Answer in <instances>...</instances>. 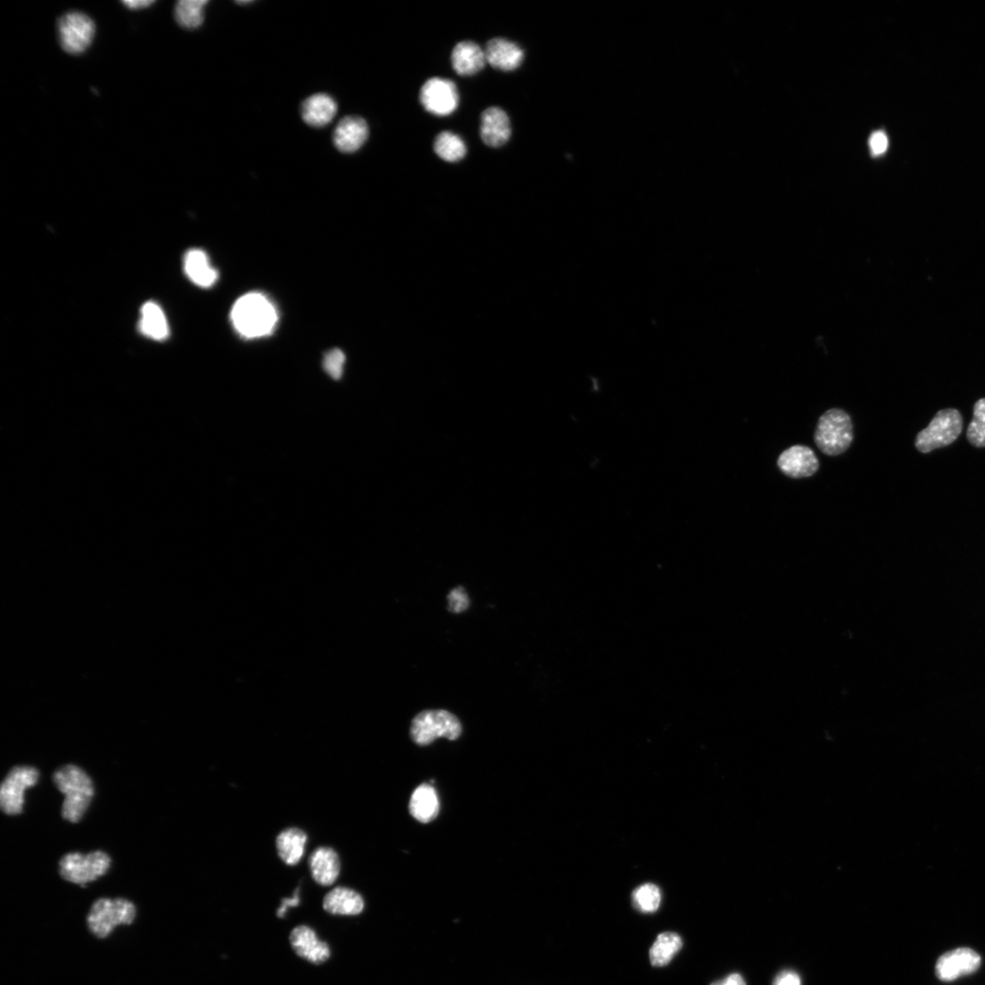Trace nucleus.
<instances>
[{"label": "nucleus", "instance_id": "nucleus-32", "mask_svg": "<svg viewBox=\"0 0 985 985\" xmlns=\"http://www.w3.org/2000/svg\"><path fill=\"white\" fill-rule=\"evenodd\" d=\"M889 147V140L885 132H876L869 139V148L872 155L877 156L885 154Z\"/></svg>", "mask_w": 985, "mask_h": 985}, {"label": "nucleus", "instance_id": "nucleus-12", "mask_svg": "<svg viewBox=\"0 0 985 985\" xmlns=\"http://www.w3.org/2000/svg\"><path fill=\"white\" fill-rule=\"evenodd\" d=\"M780 469L792 478H805L813 476L820 464L813 450L804 445H795L784 451L780 456Z\"/></svg>", "mask_w": 985, "mask_h": 985}, {"label": "nucleus", "instance_id": "nucleus-17", "mask_svg": "<svg viewBox=\"0 0 985 985\" xmlns=\"http://www.w3.org/2000/svg\"><path fill=\"white\" fill-rule=\"evenodd\" d=\"M314 881L322 886L332 885L340 875V863L336 852L328 847L316 849L309 858Z\"/></svg>", "mask_w": 985, "mask_h": 985}, {"label": "nucleus", "instance_id": "nucleus-6", "mask_svg": "<svg viewBox=\"0 0 985 985\" xmlns=\"http://www.w3.org/2000/svg\"><path fill=\"white\" fill-rule=\"evenodd\" d=\"M111 858L104 852L88 854L72 853L64 855L60 862V874L65 881L85 886L107 874L111 867Z\"/></svg>", "mask_w": 985, "mask_h": 985}, {"label": "nucleus", "instance_id": "nucleus-24", "mask_svg": "<svg viewBox=\"0 0 985 985\" xmlns=\"http://www.w3.org/2000/svg\"><path fill=\"white\" fill-rule=\"evenodd\" d=\"M140 332L155 340H164L169 335V327L162 308L153 301L147 302L140 309Z\"/></svg>", "mask_w": 985, "mask_h": 985}, {"label": "nucleus", "instance_id": "nucleus-3", "mask_svg": "<svg viewBox=\"0 0 985 985\" xmlns=\"http://www.w3.org/2000/svg\"><path fill=\"white\" fill-rule=\"evenodd\" d=\"M136 907L124 898H100L92 906L87 917L89 931L98 939H107L122 925H131L136 918Z\"/></svg>", "mask_w": 985, "mask_h": 985}, {"label": "nucleus", "instance_id": "nucleus-8", "mask_svg": "<svg viewBox=\"0 0 985 985\" xmlns=\"http://www.w3.org/2000/svg\"><path fill=\"white\" fill-rule=\"evenodd\" d=\"M39 778L37 768L28 765L14 766L0 788V806L3 812L9 816L20 814L26 789L36 785Z\"/></svg>", "mask_w": 985, "mask_h": 985}, {"label": "nucleus", "instance_id": "nucleus-25", "mask_svg": "<svg viewBox=\"0 0 985 985\" xmlns=\"http://www.w3.org/2000/svg\"><path fill=\"white\" fill-rule=\"evenodd\" d=\"M683 940L676 933H661L650 949L651 964L654 967H663L669 965L674 957L681 951Z\"/></svg>", "mask_w": 985, "mask_h": 985}, {"label": "nucleus", "instance_id": "nucleus-22", "mask_svg": "<svg viewBox=\"0 0 985 985\" xmlns=\"http://www.w3.org/2000/svg\"><path fill=\"white\" fill-rule=\"evenodd\" d=\"M324 908L334 916H358L364 909L363 897L354 890L338 887L324 900Z\"/></svg>", "mask_w": 985, "mask_h": 985}, {"label": "nucleus", "instance_id": "nucleus-1", "mask_svg": "<svg viewBox=\"0 0 985 985\" xmlns=\"http://www.w3.org/2000/svg\"><path fill=\"white\" fill-rule=\"evenodd\" d=\"M230 318L241 337L253 340L272 334L278 322V314L266 295L251 292L235 302Z\"/></svg>", "mask_w": 985, "mask_h": 985}, {"label": "nucleus", "instance_id": "nucleus-10", "mask_svg": "<svg viewBox=\"0 0 985 985\" xmlns=\"http://www.w3.org/2000/svg\"><path fill=\"white\" fill-rule=\"evenodd\" d=\"M420 101L430 114L447 116L459 108L460 93L452 81L432 78L421 87Z\"/></svg>", "mask_w": 985, "mask_h": 985}, {"label": "nucleus", "instance_id": "nucleus-7", "mask_svg": "<svg viewBox=\"0 0 985 985\" xmlns=\"http://www.w3.org/2000/svg\"><path fill=\"white\" fill-rule=\"evenodd\" d=\"M963 431V418L956 409L937 412L929 427L917 437V448L924 453L953 444Z\"/></svg>", "mask_w": 985, "mask_h": 985}, {"label": "nucleus", "instance_id": "nucleus-20", "mask_svg": "<svg viewBox=\"0 0 985 985\" xmlns=\"http://www.w3.org/2000/svg\"><path fill=\"white\" fill-rule=\"evenodd\" d=\"M337 114V104L328 94H315L302 104L301 115L306 124L314 127L329 124Z\"/></svg>", "mask_w": 985, "mask_h": 985}, {"label": "nucleus", "instance_id": "nucleus-36", "mask_svg": "<svg viewBox=\"0 0 985 985\" xmlns=\"http://www.w3.org/2000/svg\"><path fill=\"white\" fill-rule=\"evenodd\" d=\"M124 5L130 10H140L149 7L154 4L152 0H129V2H123Z\"/></svg>", "mask_w": 985, "mask_h": 985}, {"label": "nucleus", "instance_id": "nucleus-5", "mask_svg": "<svg viewBox=\"0 0 985 985\" xmlns=\"http://www.w3.org/2000/svg\"><path fill=\"white\" fill-rule=\"evenodd\" d=\"M853 441V420L846 412L831 409L820 419L815 442L821 452L835 456L846 452Z\"/></svg>", "mask_w": 985, "mask_h": 985}, {"label": "nucleus", "instance_id": "nucleus-27", "mask_svg": "<svg viewBox=\"0 0 985 985\" xmlns=\"http://www.w3.org/2000/svg\"><path fill=\"white\" fill-rule=\"evenodd\" d=\"M206 4V0H181L174 8V18L185 28H196L204 21Z\"/></svg>", "mask_w": 985, "mask_h": 985}, {"label": "nucleus", "instance_id": "nucleus-23", "mask_svg": "<svg viewBox=\"0 0 985 985\" xmlns=\"http://www.w3.org/2000/svg\"><path fill=\"white\" fill-rule=\"evenodd\" d=\"M276 842L281 861L289 866H294L304 856L307 835L300 829H288L277 836Z\"/></svg>", "mask_w": 985, "mask_h": 985}, {"label": "nucleus", "instance_id": "nucleus-2", "mask_svg": "<svg viewBox=\"0 0 985 985\" xmlns=\"http://www.w3.org/2000/svg\"><path fill=\"white\" fill-rule=\"evenodd\" d=\"M53 782L64 797L62 818L78 823L84 816L94 796V787L88 773L76 765H66L53 773Z\"/></svg>", "mask_w": 985, "mask_h": 985}, {"label": "nucleus", "instance_id": "nucleus-26", "mask_svg": "<svg viewBox=\"0 0 985 985\" xmlns=\"http://www.w3.org/2000/svg\"><path fill=\"white\" fill-rule=\"evenodd\" d=\"M434 149L441 159L450 163L459 162L467 155V146L462 138L448 131L437 135Z\"/></svg>", "mask_w": 985, "mask_h": 985}, {"label": "nucleus", "instance_id": "nucleus-33", "mask_svg": "<svg viewBox=\"0 0 985 985\" xmlns=\"http://www.w3.org/2000/svg\"><path fill=\"white\" fill-rule=\"evenodd\" d=\"M773 985H801V979L796 972L784 971L776 977Z\"/></svg>", "mask_w": 985, "mask_h": 985}, {"label": "nucleus", "instance_id": "nucleus-31", "mask_svg": "<svg viewBox=\"0 0 985 985\" xmlns=\"http://www.w3.org/2000/svg\"><path fill=\"white\" fill-rule=\"evenodd\" d=\"M449 610L453 613H461L467 611L470 602L467 591L463 587H457L448 595Z\"/></svg>", "mask_w": 985, "mask_h": 985}, {"label": "nucleus", "instance_id": "nucleus-16", "mask_svg": "<svg viewBox=\"0 0 985 985\" xmlns=\"http://www.w3.org/2000/svg\"><path fill=\"white\" fill-rule=\"evenodd\" d=\"M486 62L492 68L512 72L524 60V51L516 44L501 39L491 40L484 51Z\"/></svg>", "mask_w": 985, "mask_h": 985}, {"label": "nucleus", "instance_id": "nucleus-30", "mask_svg": "<svg viewBox=\"0 0 985 985\" xmlns=\"http://www.w3.org/2000/svg\"><path fill=\"white\" fill-rule=\"evenodd\" d=\"M345 360L343 351L339 348L332 349L324 357V368L332 378L340 380L343 374Z\"/></svg>", "mask_w": 985, "mask_h": 985}, {"label": "nucleus", "instance_id": "nucleus-29", "mask_svg": "<svg viewBox=\"0 0 985 985\" xmlns=\"http://www.w3.org/2000/svg\"><path fill=\"white\" fill-rule=\"evenodd\" d=\"M967 439L975 447H985V398L973 406V419L967 430Z\"/></svg>", "mask_w": 985, "mask_h": 985}, {"label": "nucleus", "instance_id": "nucleus-18", "mask_svg": "<svg viewBox=\"0 0 985 985\" xmlns=\"http://www.w3.org/2000/svg\"><path fill=\"white\" fill-rule=\"evenodd\" d=\"M485 63L484 52L473 42H462L452 50V64L457 75L475 76L484 68Z\"/></svg>", "mask_w": 985, "mask_h": 985}, {"label": "nucleus", "instance_id": "nucleus-13", "mask_svg": "<svg viewBox=\"0 0 985 985\" xmlns=\"http://www.w3.org/2000/svg\"><path fill=\"white\" fill-rule=\"evenodd\" d=\"M290 941L295 953L309 963L320 965L331 957L329 945L319 940L309 927H296L292 932Z\"/></svg>", "mask_w": 985, "mask_h": 985}, {"label": "nucleus", "instance_id": "nucleus-19", "mask_svg": "<svg viewBox=\"0 0 985 985\" xmlns=\"http://www.w3.org/2000/svg\"><path fill=\"white\" fill-rule=\"evenodd\" d=\"M184 268L194 284L207 289L212 287L219 279V272L211 265L206 253L202 250H190L185 255Z\"/></svg>", "mask_w": 985, "mask_h": 985}, {"label": "nucleus", "instance_id": "nucleus-35", "mask_svg": "<svg viewBox=\"0 0 985 985\" xmlns=\"http://www.w3.org/2000/svg\"><path fill=\"white\" fill-rule=\"evenodd\" d=\"M711 985H746V981L741 974L733 973Z\"/></svg>", "mask_w": 985, "mask_h": 985}, {"label": "nucleus", "instance_id": "nucleus-4", "mask_svg": "<svg viewBox=\"0 0 985 985\" xmlns=\"http://www.w3.org/2000/svg\"><path fill=\"white\" fill-rule=\"evenodd\" d=\"M462 729L460 719L450 712L426 710L413 718L410 734L416 745L428 746L440 737L456 741L460 737Z\"/></svg>", "mask_w": 985, "mask_h": 985}, {"label": "nucleus", "instance_id": "nucleus-11", "mask_svg": "<svg viewBox=\"0 0 985 985\" xmlns=\"http://www.w3.org/2000/svg\"><path fill=\"white\" fill-rule=\"evenodd\" d=\"M981 957L970 948H958L942 955L937 961L935 973L943 981H952L977 972Z\"/></svg>", "mask_w": 985, "mask_h": 985}, {"label": "nucleus", "instance_id": "nucleus-9", "mask_svg": "<svg viewBox=\"0 0 985 985\" xmlns=\"http://www.w3.org/2000/svg\"><path fill=\"white\" fill-rule=\"evenodd\" d=\"M59 41L64 52L80 54L91 45L95 34L93 20L86 14L70 12L58 21Z\"/></svg>", "mask_w": 985, "mask_h": 985}, {"label": "nucleus", "instance_id": "nucleus-34", "mask_svg": "<svg viewBox=\"0 0 985 985\" xmlns=\"http://www.w3.org/2000/svg\"><path fill=\"white\" fill-rule=\"evenodd\" d=\"M300 903L299 890L295 893L292 899H284L281 907L277 909V917L283 918L285 916V912L290 907L298 906Z\"/></svg>", "mask_w": 985, "mask_h": 985}, {"label": "nucleus", "instance_id": "nucleus-14", "mask_svg": "<svg viewBox=\"0 0 985 985\" xmlns=\"http://www.w3.org/2000/svg\"><path fill=\"white\" fill-rule=\"evenodd\" d=\"M369 128L364 119L348 116L337 125L333 140L339 151L345 154L357 152L366 142Z\"/></svg>", "mask_w": 985, "mask_h": 985}, {"label": "nucleus", "instance_id": "nucleus-28", "mask_svg": "<svg viewBox=\"0 0 985 985\" xmlns=\"http://www.w3.org/2000/svg\"><path fill=\"white\" fill-rule=\"evenodd\" d=\"M661 901L660 889L651 884L640 886L632 893V901L635 907L645 913L656 911Z\"/></svg>", "mask_w": 985, "mask_h": 985}, {"label": "nucleus", "instance_id": "nucleus-15", "mask_svg": "<svg viewBox=\"0 0 985 985\" xmlns=\"http://www.w3.org/2000/svg\"><path fill=\"white\" fill-rule=\"evenodd\" d=\"M480 133L483 142L490 148H501L511 136V124L507 113L499 108L486 109L481 116Z\"/></svg>", "mask_w": 985, "mask_h": 985}, {"label": "nucleus", "instance_id": "nucleus-21", "mask_svg": "<svg viewBox=\"0 0 985 985\" xmlns=\"http://www.w3.org/2000/svg\"><path fill=\"white\" fill-rule=\"evenodd\" d=\"M440 803L434 787L423 784L412 793L409 804L411 815L420 823H429L439 814Z\"/></svg>", "mask_w": 985, "mask_h": 985}]
</instances>
